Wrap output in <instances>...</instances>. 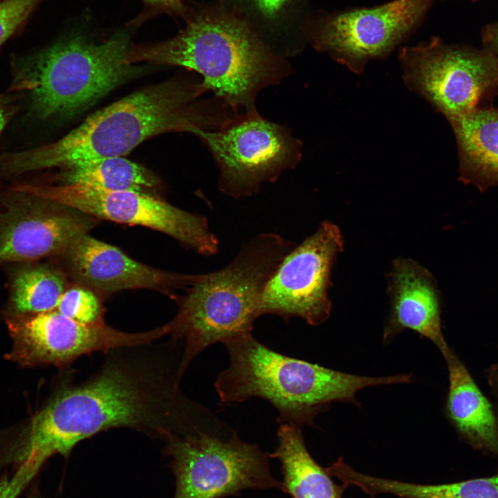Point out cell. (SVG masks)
<instances>
[{
    "label": "cell",
    "mask_w": 498,
    "mask_h": 498,
    "mask_svg": "<svg viewBox=\"0 0 498 498\" xmlns=\"http://www.w3.org/2000/svg\"><path fill=\"white\" fill-rule=\"evenodd\" d=\"M201 82L174 78L143 89L99 110L59 140L0 154V180L49 168L122 157L154 136L219 128L224 109L198 100Z\"/></svg>",
    "instance_id": "2"
},
{
    "label": "cell",
    "mask_w": 498,
    "mask_h": 498,
    "mask_svg": "<svg viewBox=\"0 0 498 498\" xmlns=\"http://www.w3.org/2000/svg\"><path fill=\"white\" fill-rule=\"evenodd\" d=\"M72 279L98 297L134 288L169 293L184 289L195 275L160 270L131 259L119 248L89 234L77 238L62 255Z\"/></svg>",
    "instance_id": "15"
},
{
    "label": "cell",
    "mask_w": 498,
    "mask_h": 498,
    "mask_svg": "<svg viewBox=\"0 0 498 498\" xmlns=\"http://www.w3.org/2000/svg\"><path fill=\"white\" fill-rule=\"evenodd\" d=\"M388 282L391 308L384 343L409 329L430 340L443 354L450 347L442 330L440 294L432 274L416 261L398 258L393 261Z\"/></svg>",
    "instance_id": "16"
},
{
    "label": "cell",
    "mask_w": 498,
    "mask_h": 498,
    "mask_svg": "<svg viewBox=\"0 0 498 498\" xmlns=\"http://www.w3.org/2000/svg\"><path fill=\"white\" fill-rule=\"evenodd\" d=\"M44 0H3L0 2V46L19 32Z\"/></svg>",
    "instance_id": "24"
},
{
    "label": "cell",
    "mask_w": 498,
    "mask_h": 498,
    "mask_svg": "<svg viewBox=\"0 0 498 498\" xmlns=\"http://www.w3.org/2000/svg\"><path fill=\"white\" fill-rule=\"evenodd\" d=\"M185 21V28L172 39L131 44L127 62L194 71L203 78L206 90L236 113L255 110L259 92L288 75L290 66L284 57L221 0L194 5Z\"/></svg>",
    "instance_id": "3"
},
{
    "label": "cell",
    "mask_w": 498,
    "mask_h": 498,
    "mask_svg": "<svg viewBox=\"0 0 498 498\" xmlns=\"http://www.w3.org/2000/svg\"><path fill=\"white\" fill-rule=\"evenodd\" d=\"M7 194L0 212V262L62 255L97 221L15 186Z\"/></svg>",
    "instance_id": "14"
},
{
    "label": "cell",
    "mask_w": 498,
    "mask_h": 498,
    "mask_svg": "<svg viewBox=\"0 0 498 498\" xmlns=\"http://www.w3.org/2000/svg\"><path fill=\"white\" fill-rule=\"evenodd\" d=\"M398 58L406 86L448 121L498 95V61L483 48L448 44L432 37L401 47Z\"/></svg>",
    "instance_id": "8"
},
{
    "label": "cell",
    "mask_w": 498,
    "mask_h": 498,
    "mask_svg": "<svg viewBox=\"0 0 498 498\" xmlns=\"http://www.w3.org/2000/svg\"><path fill=\"white\" fill-rule=\"evenodd\" d=\"M163 441L176 478L174 498H222L247 488L284 491L270 472L268 454L236 431L229 436L203 431L173 434Z\"/></svg>",
    "instance_id": "7"
},
{
    "label": "cell",
    "mask_w": 498,
    "mask_h": 498,
    "mask_svg": "<svg viewBox=\"0 0 498 498\" xmlns=\"http://www.w3.org/2000/svg\"><path fill=\"white\" fill-rule=\"evenodd\" d=\"M7 326L13 341L6 358L20 365H66L81 356L152 343L165 334L162 326L143 332H124L104 321L83 324L56 310L10 316Z\"/></svg>",
    "instance_id": "12"
},
{
    "label": "cell",
    "mask_w": 498,
    "mask_h": 498,
    "mask_svg": "<svg viewBox=\"0 0 498 498\" xmlns=\"http://www.w3.org/2000/svg\"><path fill=\"white\" fill-rule=\"evenodd\" d=\"M434 0H393L370 7L318 11L304 35L317 50L360 73L367 63L387 55L423 21Z\"/></svg>",
    "instance_id": "10"
},
{
    "label": "cell",
    "mask_w": 498,
    "mask_h": 498,
    "mask_svg": "<svg viewBox=\"0 0 498 498\" xmlns=\"http://www.w3.org/2000/svg\"><path fill=\"white\" fill-rule=\"evenodd\" d=\"M217 164L219 188L235 199L256 194L275 181L301 157L302 145L288 128L270 122L256 110L235 115L217 129L197 130Z\"/></svg>",
    "instance_id": "9"
},
{
    "label": "cell",
    "mask_w": 498,
    "mask_h": 498,
    "mask_svg": "<svg viewBox=\"0 0 498 498\" xmlns=\"http://www.w3.org/2000/svg\"><path fill=\"white\" fill-rule=\"evenodd\" d=\"M448 372L444 413L459 436L498 458V412L471 373L450 347L443 354Z\"/></svg>",
    "instance_id": "17"
},
{
    "label": "cell",
    "mask_w": 498,
    "mask_h": 498,
    "mask_svg": "<svg viewBox=\"0 0 498 498\" xmlns=\"http://www.w3.org/2000/svg\"><path fill=\"white\" fill-rule=\"evenodd\" d=\"M277 434L278 445L270 456L281 462L284 492L293 498H340L330 474L308 452L301 427L281 424Z\"/></svg>",
    "instance_id": "20"
},
{
    "label": "cell",
    "mask_w": 498,
    "mask_h": 498,
    "mask_svg": "<svg viewBox=\"0 0 498 498\" xmlns=\"http://www.w3.org/2000/svg\"><path fill=\"white\" fill-rule=\"evenodd\" d=\"M129 38L127 29L102 42L71 33L39 50L12 55L7 91L24 95L26 116L33 120L77 115L145 71L127 60Z\"/></svg>",
    "instance_id": "6"
},
{
    "label": "cell",
    "mask_w": 498,
    "mask_h": 498,
    "mask_svg": "<svg viewBox=\"0 0 498 498\" xmlns=\"http://www.w3.org/2000/svg\"><path fill=\"white\" fill-rule=\"evenodd\" d=\"M470 1H476L477 0H470Z\"/></svg>",
    "instance_id": "30"
},
{
    "label": "cell",
    "mask_w": 498,
    "mask_h": 498,
    "mask_svg": "<svg viewBox=\"0 0 498 498\" xmlns=\"http://www.w3.org/2000/svg\"><path fill=\"white\" fill-rule=\"evenodd\" d=\"M65 275L44 265H28L16 270L9 303L10 316L55 310L67 288Z\"/></svg>",
    "instance_id": "22"
},
{
    "label": "cell",
    "mask_w": 498,
    "mask_h": 498,
    "mask_svg": "<svg viewBox=\"0 0 498 498\" xmlns=\"http://www.w3.org/2000/svg\"><path fill=\"white\" fill-rule=\"evenodd\" d=\"M55 310L83 324L103 321V308L99 297L92 290L77 284L64 290Z\"/></svg>",
    "instance_id": "23"
},
{
    "label": "cell",
    "mask_w": 498,
    "mask_h": 498,
    "mask_svg": "<svg viewBox=\"0 0 498 498\" xmlns=\"http://www.w3.org/2000/svg\"><path fill=\"white\" fill-rule=\"evenodd\" d=\"M139 346L113 350L94 376L57 391L14 439L11 459L67 457L81 441L112 428L163 440L214 430L218 418L180 390L181 358L138 353Z\"/></svg>",
    "instance_id": "1"
},
{
    "label": "cell",
    "mask_w": 498,
    "mask_h": 498,
    "mask_svg": "<svg viewBox=\"0 0 498 498\" xmlns=\"http://www.w3.org/2000/svg\"><path fill=\"white\" fill-rule=\"evenodd\" d=\"M343 240L337 225L322 222L316 232L295 246L282 260L263 293L259 313L284 320L297 317L317 326L331 310L328 290L331 273Z\"/></svg>",
    "instance_id": "13"
},
{
    "label": "cell",
    "mask_w": 498,
    "mask_h": 498,
    "mask_svg": "<svg viewBox=\"0 0 498 498\" xmlns=\"http://www.w3.org/2000/svg\"><path fill=\"white\" fill-rule=\"evenodd\" d=\"M61 172L57 177L62 183L81 184L106 190L149 193L158 184L152 172L122 157L85 161Z\"/></svg>",
    "instance_id": "21"
},
{
    "label": "cell",
    "mask_w": 498,
    "mask_h": 498,
    "mask_svg": "<svg viewBox=\"0 0 498 498\" xmlns=\"http://www.w3.org/2000/svg\"><path fill=\"white\" fill-rule=\"evenodd\" d=\"M485 377L493 396V403L498 412V362L491 365L485 370Z\"/></svg>",
    "instance_id": "29"
},
{
    "label": "cell",
    "mask_w": 498,
    "mask_h": 498,
    "mask_svg": "<svg viewBox=\"0 0 498 498\" xmlns=\"http://www.w3.org/2000/svg\"><path fill=\"white\" fill-rule=\"evenodd\" d=\"M483 48L498 61V21L486 25L481 29Z\"/></svg>",
    "instance_id": "28"
},
{
    "label": "cell",
    "mask_w": 498,
    "mask_h": 498,
    "mask_svg": "<svg viewBox=\"0 0 498 498\" xmlns=\"http://www.w3.org/2000/svg\"><path fill=\"white\" fill-rule=\"evenodd\" d=\"M41 468L31 460L21 463L12 475L0 479V498H17Z\"/></svg>",
    "instance_id": "26"
},
{
    "label": "cell",
    "mask_w": 498,
    "mask_h": 498,
    "mask_svg": "<svg viewBox=\"0 0 498 498\" xmlns=\"http://www.w3.org/2000/svg\"><path fill=\"white\" fill-rule=\"evenodd\" d=\"M223 344L230 363L214 383L220 403L263 398L275 407L281 424L312 425L333 402L356 404V395L362 389L412 381L410 374L362 376L287 357L262 344L251 333L229 338Z\"/></svg>",
    "instance_id": "4"
},
{
    "label": "cell",
    "mask_w": 498,
    "mask_h": 498,
    "mask_svg": "<svg viewBox=\"0 0 498 498\" xmlns=\"http://www.w3.org/2000/svg\"><path fill=\"white\" fill-rule=\"evenodd\" d=\"M144 9L128 25L137 27L145 21L160 14H168L186 19L194 4L191 0H142Z\"/></svg>",
    "instance_id": "25"
},
{
    "label": "cell",
    "mask_w": 498,
    "mask_h": 498,
    "mask_svg": "<svg viewBox=\"0 0 498 498\" xmlns=\"http://www.w3.org/2000/svg\"><path fill=\"white\" fill-rule=\"evenodd\" d=\"M270 48L286 57L306 42L304 29L310 14L308 0H221Z\"/></svg>",
    "instance_id": "19"
},
{
    "label": "cell",
    "mask_w": 498,
    "mask_h": 498,
    "mask_svg": "<svg viewBox=\"0 0 498 498\" xmlns=\"http://www.w3.org/2000/svg\"><path fill=\"white\" fill-rule=\"evenodd\" d=\"M24 95L19 93H0V138L11 121L24 109Z\"/></svg>",
    "instance_id": "27"
},
{
    "label": "cell",
    "mask_w": 498,
    "mask_h": 498,
    "mask_svg": "<svg viewBox=\"0 0 498 498\" xmlns=\"http://www.w3.org/2000/svg\"><path fill=\"white\" fill-rule=\"evenodd\" d=\"M448 122L457 145L459 180L480 192L498 186V107H479Z\"/></svg>",
    "instance_id": "18"
},
{
    "label": "cell",
    "mask_w": 498,
    "mask_h": 498,
    "mask_svg": "<svg viewBox=\"0 0 498 498\" xmlns=\"http://www.w3.org/2000/svg\"><path fill=\"white\" fill-rule=\"evenodd\" d=\"M19 187L95 219L158 230L199 255L210 256L218 250L217 238L205 216L181 210L149 193L66 183H21Z\"/></svg>",
    "instance_id": "11"
},
{
    "label": "cell",
    "mask_w": 498,
    "mask_h": 498,
    "mask_svg": "<svg viewBox=\"0 0 498 498\" xmlns=\"http://www.w3.org/2000/svg\"><path fill=\"white\" fill-rule=\"evenodd\" d=\"M295 246L275 233L259 234L226 266L196 275L185 294L174 297L178 311L167 325L174 342H184L181 375L209 346L251 333L268 281Z\"/></svg>",
    "instance_id": "5"
}]
</instances>
